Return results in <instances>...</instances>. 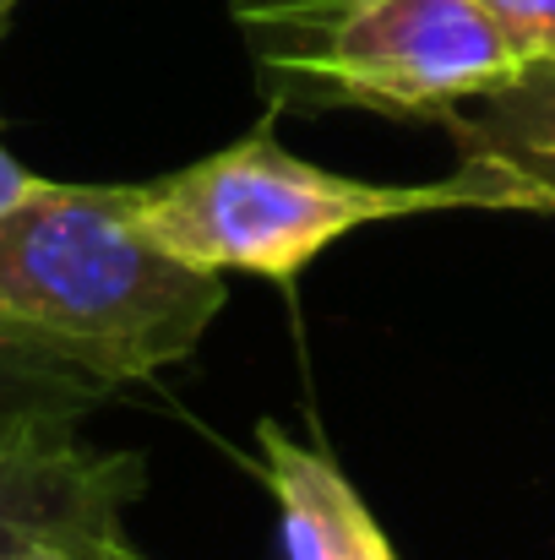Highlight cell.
Masks as SVG:
<instances>
[{
  "label": "cell",
  "instance_id": "1",
  "mask_svg": "<svg viewBox=\"0 0 555 560\" xmlns=\"http://www.w3.org/2000/svg\"><path fill=\"white\" fill-rule=\"evenodd\" d=\"M223 311V272H201L137 223V186L44 180L0 212V338L60 354L104 386L185 360Z\"/></svg>",
  "mask_w": 555,
  "mask_h": 560
},
{
  "label": "cell",
  "instance_id": "2",
  "mask_svg": "<svg viewBox=\"0 0 555 560\" xmlns=\"http://www.w3.org/2000/svg\"><path fill=\"white\" fill-rule=\"evenodd\" d=\"M234 22L278 109L447 120L523 71L485 0H234Z\"/></svg>",
  "mask_w": 555,
  "mask_h": 560
},
{
  "label": "cell",
  "instance_id": "3",
  "mask_svg": "<svg viewBox=\"0 0 555 560\" xmlns=\"http://www.w3.org/2000/svg\"><path fill=\"white\" fill-rule=\"evenodd\" d=\"M447 207H469L458 175L436 186H370L278 148L273 126L137 186V223L153 245L201 272H256L273 283H294L333 240L366 223Z\"/></svg>",
  "mask_w": 555,
  "mask_h": 560
},
{
  "label": "cell",
  "instance_id": "4",
  "mask_svg": "<svg viewBox=\"0 0 555 560\" xmlns=\"http://www.w3.org/2000/svg\"><path fill=\"white\" fill-rule=\"evenodd\" d=\"M142 485L148 468L137 452L88 446L77 430L0 435V560L44 550L88 556L93 545L120 539Z\"/></svg>",
  "mask_w": 555,
  "mask_h": 560
},
{
  "label": "cell",
  "instance_id": "5",
  "mask_svg": "<svg viewBox=\"0 0 555 560\" xmlns=\"http://www.w3.org/2000/svg\"><path fill=\"white\" fill-rule=\"evenodd\" d=\"M256 452H262V485L278 501V528H284V556L289 560H397L392 539L381 534L366 495L349 485V474L294 441L284 424H256Z\"/></svg>",
  "mask_w": 555,
  "mask_h": 560
},
{
  "label": "cell",
  "instance_id": "6",
  "mask_svg": "<svg viewBox=\"0 0 555 560\" xmlns=\"http://www.w3.org/2000/svg\"><path fill=\"white\" fill-rule=\"evenodd\" d=\"M115 386L33 343L0 338V435L16 430H77Z\"/></svg>",
  "mask_w": 555,
  "mask_h": 560
},
{
  "label": "cell",
  "instance_id": "7",
  "mask_svg": "<svg viewBox=\"0 0 555 560\" xmlns=\"http://www.w3.org/2000/svg\"><path fill=\"white\" fill-rule=\"evenodd\" d=\"M458 159L479 153H551L555 159V60H529L507 88L452 109L441 120Z\"/></svg>",
  "mask_w": 555,
  "mask_h": 560
},
{
  "label": "cell",
  "instance_id": "8",
  "mask_svg": "<svg viewBox=\"0 0 555 560\" xmlns=\"http://www.w3.org/2000/svg\"><path fill=\"white\" fill-rule=\"evenodd\" d=\"M458 186L469 207H512L555 218V159L551 153H479L458 159Z\"/></svg>",
  "mask_w": 555,
  "mask_h": 560
},
{
  "label": "cell",
  "instance_id": "9",
  "mask_svg": "<svg viewBox=\"0 0 555 560\" xmlns=\"http://www.w3.org/2000/svg\"><path fill=\"white\" fill-rule=\"evenodd\" d=\"M507 44L529 60H555V0H485Z\"/></svg>",
  "mask_w": 555,
  "mask_h": 560
},
{
  "label": "cell",
  "instance_id": "10",
  "mask_svg": "<svg viewBox=\"0 0 555 560\" xmlns=\"http://www.w3.org/2000/svg\"><path fill=\"white\" fill-rule=\"evenodd\" d=\"M44 186V175H33L27 164H16L5 148H0V212H11V207H22L33 190Z\"/></svg>",
  "mask_w": 555,
  "mask_h": 560
},
{
  "label": "cell",
  "instance_id": "11",
  "mask_svg": "<svg viewBox=\"0 0 555 560\" xmlns=\"http://www.w3.org/2000/svg\"><path fill=\"white\" fill-rule=\"evenodd\" d=\"M77 560H148V556H137V550L126 545V534H120V539H104V545H93L88 556H77Z\"/></svg>",
  "mask_w": 555,
  "mask_h": 560
},
{
  "label": "cell",
  "instance_id": "12",
  "mask_svg": "<svg viewBox=\"0 0 555 560\" xmlns=\"http://www.w3.org/2000/svg\"><path fill=\"white\" fill-rule=\"evenodd\" d=\"M33 560H77L71 550H44V556H33Z\"/></svg>",
  "mask_w": 555,
  "mask_h": 560
},
{
  "label": "cell",
  "instance_id": "13",
  "mask_svg": "<svg viewBox=\"0 0 555 560\" xmlns=\"http://www.w3.org/2000/svg\"><path fill=\"white\" fill-rule=\"evenodd\" d=\"M11 5H16V0H0V27H5V16H11Z\"/></svg>",
  "mask_w": 555,
  "mask_h": 560
}]
</instances>
